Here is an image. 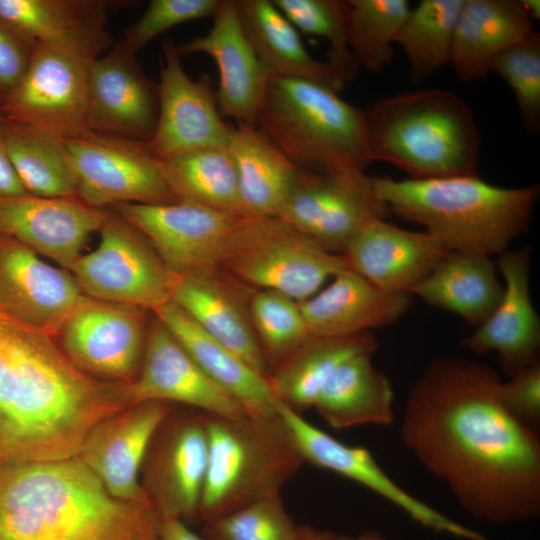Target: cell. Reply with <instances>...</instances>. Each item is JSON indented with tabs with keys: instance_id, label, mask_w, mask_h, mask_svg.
I'll return each instance as SVG.
<instances>
[{
	"instance_id": "4dcf8cb0",
	"label": "cell",
	"mask_w": 540,
	"mask_h": 540,
	"mask_svg": "<svg viewBox=\"0 0 540 540\" xmlns=\"http://www.w3.org/2000/svg\"><path fill=\"white\" fill-rule=\"evenodd\" d=\"M496 269L487 255L451 251L410 294L479 326L492 314L503 295Z\"/></svg>"
},
{
	"instance_id": "ee69618b",
	"label": "cell",
	"mask_w": 540,
	"mask_h": 540,
	"mask_svg": "<svg viewBox=\"0 0 540 540\" xmlns=\"http://www.w3.org/2000/svg\"><path fill=\"white\" fill-rule=\"evenodd\" d=\"M221 0H152L143 14L123 32L120 42L136 54L170 28L189 21L213 18Z\"/></svg>"
},
{
	"instance_id": "4fadbf2b",
	"label": "cell",
	"mask_w": 540,
	"mask_h": 540,
	"mask_svg": "<svg viewBox=\"0 0 540 540\" xmlns=\"http://www.w3.org/2000/svg\"><path fill=\"white\" fill-rule=\"evenodd\" d=\"M151 243L173 275L222 266L238 216L187 202L112 207Z\"/></svg>"
},
{
	"instance_id": "bcb514c9",
	"label": "cell",
	"mask_w": 540,
	"mask_h": 540,
	"mask_svg": "<svg viewBox=\"0 0 540 540\" xmlns=\"http://www.w3.org/2000/svg\"><path fill=\"white\" fill-rule=\"evenodd\" d=\"M33 48L0 23V107L24 76Z\"/></svg>"
},
{
	"instance_id": "c3c4849f",
	"label": "cell",
	"mask_w": 540,
	"mask_h": 540,
	"mask_svg": "<svg viewBox=\"0 0 540 540\" xmlns=\"http://www.w3.org/2000/svg\"><path fill=\"white\" fill-rule=\"evenodd\" d=\"M160 540H208L195 534L184 521L178 518H164Z\"/></svg>"
},
{
	"instance_id": "d4e9b609",
	"label": "cell",
	"mask_w": 540,
	"mask_h": 540,
	"mask_svg": "<svg viewBox=\"0 0 540 540\" xmlns=\"http://www.w3.org/2000/svg\"><path fill=\"white\" fill-rule=\"evenodd\" d=\"M104 218L105 210L78 197H0V234L67 270L82 254L89 236L99 231Z\"/></svg>"
},
{
	"instance_id": "30bf717a",
	"label": "cell",
	"mask_w": 540,
	"mask_h": 540,
	"mask_svg": "<svg viewBox=\"0 0 540 540\" xmlns=\"http://www.w3.org/2000/svg\"><path fill=\"white\" fill-rule=\"evenodd\" d=\"M98 232L97 247L68 268L85 296L152 313L171 300L173 274L134 225L105 210Z\"/></svg>"
},
{
	"instance_id": "d6986e66",
	"label": "cell",
	"mask_w": 540,
	"mask_h": 540,
	"mask_svg": "<svg viewBox=\"0 0 540 540\" xmlns=\"http://www.w3.org/2000/svg\"><path fill=\"white\" fill-rule=\"evenodd\" d=\"M128 407L148 401L176 402L206 414L237 417L242 406L196 364L155 315L149 322L144 356L136 378L123 384Z\"/></svg>"
},
{
	"instance_id": "1f68e13d",
	"label": "cell",
	"mask_w": 540,
	"mask_h": 540,
	"mask_svg": "<svg viewBox=\"0 0 540 540\" xmlns=\"http://www.w3.org/2000/svg\"><path fill=\"white\" fill-rule=\"evenodd\" d=\"M227 148L246 215L278 217L301 168L257 127L244 123L230 124Z\"/></svg>"
},
{
	"instance_id": "e575fe53",
	"label": "cell",
	"mask_w": 540,
	"mask_h": 540,
	"mask_svg": "<svg viewBox=\"0 0 540 540\" xmlns=\"http://www.w3.org/2000/svg\"><path fill=\"white\" fill-rule=\"evenodd\" d=\"M177 202L247 216L239 193L234 160L227 146H207L160 158Z\"/></svg>"
},
{
	"instance_id": "ab89813d",
	"label": "cell",
	"mask_w": 540,
	"mask_h": 540,
	"mask_svg": "<svg viewBox=\"0 0 540 540\" xmlns=\"http://www.w3.org/2000/svg\"><path fill=\"white\" fill-rule=\"evenodd\" d=\"M249 307L253 328L270 374L312 335L299 302L283 293L256 289Z\"/></svg>"
},
{
	"instance_id": "6da1fadb",
	"label": "cell",
	"mask_w": 540,
	"mask_h": 540,
	"mask_svg": "<svg viewBox=\"0 0 540 540\" xmlns=\"http://www.w3.org/2000/svg\"><path fill=\"white\" fill-rule=\"evenodd\" d=\"M490 366L440 357L410 389L400 426L405 448L475 519L522 522L540 514V440L500 398Z\"/></svg>"
},
{
	"instance_id": "7c38bea8",
	"label": "cell",
	"mask_w": 540,
	"mask_h": 540,
	"mask_svg": "<svg viewBox=\"0 0 540 540\" xmlns=\"http://www.w3.org/2000/svg\"><path fill=\"white\" fill-rule=\"evenodd\" d=\"M388 214L365 171L301 169L278 217L324 249L342 253L366 223Z\"/></svg>"
},
{
	"instance_id": "52a82bcc",
	"label": "cell",
	"mask_w": 540,
	"mask_h": 540,
	"mask_svg": "<svg viewBox=\"0 0 540 540\" xmlns=\"http://www.w3.org/2000/svg\"><path fill=\"white\" fill-rule=\"evenodd\" d=\"M208 459L199 519L223 516L280 494L304 460L278 414H206Z\"/></svg>"
},
{
	"instance_id": "603a6c76",
	"label": "cell",
	"mask_w": 540,
	"mask_h": 540,
	"mask_svg": "<svg viewBox=\"0 0 540 540\" xmlns=\"http://www.w3.org/2000/svg\"><path fill=\"white\" fill-rule=\"evenodd\" d=\"M170 411L163 401L127 407L100 421L77 457L113 497L123 501L149 499L139 483V472L157 429Z\"/></svg>"
},
{
	"instance_id": "9c48e42d",
	"label": "cell",
	"mask_w": 540,
	"mask_h": 540,
	"mask_svg": "<svg viewBox=\"0 0 540 540\" xmlns=\"http://www.w3.org/2000/svg\"><path fill=\"white\" fill-rule=\"evenodd\" d=\"M254 289L302 302L348 268L343 255L276 216H245L237 224L222 266Z\"/></svg>"
},
{
	"instance_id": "f546056e",
	"label": "cell",
	"mask_w": 540,
	"mask_h": 540,
	"mask_svg": "<svg viewBox=\"0 0 540 540\" xmlns=\"http://www.w3.org/2000/svg\"><path fill=\"white\" fill-rule=\"evenodd\" d=\"M245 34L270 78L304 79L339 92L345 81L311 56L298 30L272 0H238Z\"/></svg>"
},
{
	"instance_id": "4316f807",
	"label": "cell",
	"mask_w": 540,
	"mask_h": 540,
	"mask_svg": "<svg viewBox=\"0 0 540 540\" xmlns=\"http://www.w3.org/2000/svg\"><path fill=\"white\" fill-rule=\"evenodd\" d=\"M411 296L382 290L346 268L299 306L312 336L345 337L395 323L408 311Z\"/></svg>"
},
{
	"instance_id": "ba28073f",
	"label": "cell",
	"mask_w": 540,
	"mask_h": 540,
	"mask_svg": "<svg viewBox=\"0 0 540 540\" xmlns=\"http://www.w3.org/2000/svg\"><path fill=\"white\" fill-rule=\"evenodd\" d=\"M108 19L37 43L27 70L0 107L5 118L61 139L87 131L90 73L113 43Z\"/></svg>"
},
{
	"instance_id": "44dd1931",
	"label": "cell",
	"mask_w": 540,
	"mask_h": 540,
	"mask_svg": "<svg viewBox=\"0 0 540 540\" xmlns=\"http://www.w3.org/2000/svg\"><path fill=\"white\" fill-rule=\"evenodd\" d=\"M86 298L69 270L0 234V306L6 311L54 337Z\"/></svg>"
},
{
	"instance_id": "8d00e7d4",
	"label": "cell",
	"mask_w": 540,
	"mask_h": 540,
	"mask_svg": "<svg viewBox=\"0 0 540 540\" xmlns=\"http://www.w3.org/2000/svg\"><path fill=\"white\" fill-rule=\"evenodd\" d=\"M130 0H0V23L35 46L79 27L108 19Z\"/></svg>"
},
{
	"instance_id": "7bdbcfd3",
	"label": "cell",
	"mask_w": 540,
	"mask_h": 540,
	"mask_svg": "<svg viewBox=\"0 0 540 540\" xmlns=\"http://www.w3.org/2000/svg\"><path fill=\"white\" fill-rule=\"evenodd\" d=\"M490 72L499 75L514 93L520 121L528 134L540 132V34L535 30L498 54Z\"/></svg>"
},
{
	"instance_id": "9a60e30c",
	"label": "cell",
	"mask_w": 540,
	"mask_h": 540,
	"mask_svg": "<svg viewBox=\"0 0 540 540\" xmlns=\"http://www.w3.org/2000/svg\"><path fill=\"white\" fill-rule=\"evenodd\" d=\"M159 111L148 145L164 158L207 146H227L230 123L222 118L212 79H192L184 70L177 46L170 39L162 44Z\"/></svg>"
},
{
	"instance_id": "83f0119b",
	"label": "cell",
	"mask_w": 540,
	"mask_h": 540,
	"mask_svg": "<svg viewBox=\"0 0 540 540\" xmlns=\"http://www.w3.org/2000/svg\"><path fill=\"white\" fill-rule=\"evenodd\" d=\"M153 314L171 331L203 372L232 396L247 414L258 417L279 414L281 403L267 377L208 335L173 300Z\"/></svg>"
},
{
	"instance_id": "b9f144b4",
	"label": "cell",
	"mask_w": 540,
	"mask_h": 540,
	"mask_svg": "<svg viewBox=\"0 0 540 540\" xmlns=\"http://www.w3.org/2000/svg\"><path fill=\"white\" fill-rule=\"evenodd\" d=\"M298 526L280 494L204 522L208 540H297Z\"/></svg>"
},
{
	"instance_id": "ac0fdd59",
	"label": "cell",
	"mask_w": 540,
	"mask_h": 540,
	"mask_svg": "<svg viewBox=\"0 0 540 540\" xmlns=\"http://www.w3.org/2000/svg\"><path fill=\"white\" fill-rule=\"evenodd\" d=\"M150 447L148 498L163 519L199 518L208 459L206 413L172 417L170 411Z\"/></svg>"
},
{
	"instance_id": "484cf974",
	"label": "cell",
	"mask_w": 540,
	"mask_h": 540,
	"mask_svg": "<svg viewBox=\"0 0 540 540\" xmlns=\"http://www.w3.org/2000/svg\"><path fill=\"white\" fill-rule=\"evenodd\" d=\"M450 252L427 231L405 230L376 218L350 239L341 254L349 269L378 288L410 294Z\"/></svg>"
},
{
	"instance_id": "ffe728a7",
	"label": "cell",
	"mask_w": 540,
	"mask_h": 540,
	"mask_svg": "<svg viewBox=\"0 0 540 540\" xmlns=\"http://www.w3.org/2000/svg\"><path fill=\"white\" fill-rule=\"evenodd\" d=\"M254 290L219 266L173 275L171 300L208 335L268 377V366L250 315Z\"/></svg>"
},
{
	"instance_id": "836d02e7",
	"label": "cell",
	"mask_w": 540,
	"mask_h": 540,
	"mask_svg": "<svg viewBox=\"0 0 540 540\" xmlns=\"http://www.w3.org/2000/svg\"><path fill=\"white\" fill-rule=\"evenodd\" d=\"M378 342L371 332L345 337L312 336L267 377L279 402L297 413L314 408L330 376L345 361L373 355Z\"/></svg>"
},
{
	"instance_id": "d590c367",
	"label": "cell",
	"mask_w": 540,
	"mask_h": 540,
	"mask_svg": "<svg viewBox=\"0 0 540 540\" xmlns=\"http://www.w3.org/2000/svg\"><path fill=\"white\" fill-rule=\"evenodd\" d=\"M5 140L11 164L28 194L77 197L64 139L5 118Z\"/></svg>"
},
{
	"instance_id": "5bb4252c",
	"label": "cell",
	"mask_w": 540,
	"mask_h": 540,
	"mask_svg": "<svg viewBox=\"0 0 540 540\" xmlns=\"http://www.w3.org/2000/svg\"><path fill=\"white\" fill-rule=\"evenodd\" d=\"M147 310L87 297L57 336L68 359L87 375L132 382L141 368Z\"/></svg>"
},
{
	"instance_id": "2e32d148",
	"label": "cell",
	"mask_w": 540,
	"mask_h": 540,
	"mask_svg": "<svg viewBox=\"0 0 540 540\" xmlns=\"http://www.w3.org/2000/svg\"><path fill=\"white\" fill-rule=\"evenodd\" d=\"M279 415L304 462L340 474L368 488L424 527L466 540H489L405 491L385 473L368 449L340 442L283 404L279 407Z\"/></svg>"
},
{
	"instance_id": "f35d334b",
	"label": "cell",
	"mask_w": 540,
	"mask_h": 540,
	"mask_svg": "<svg viewBox=\"0 0 540 540\" xmlns=\"http://www.w3.org/2000/svg\"><path fill=\"white\" fill-rule=\"evenodd\" d=\"M350 49L358 65L381 72L393 59V43L411 9L407 0H348Z\"/></svg>"
},
{
	"instance_id": "7a4b0ae2",
	"label": "cell",
	"mask_w": 540,
	"mask_h": 540,
	"mask_svg": "<svg viewBox=\"0 0 540 540\" xmlns=\"http://www.w3.org/2000/svg\"><path fill=\"white\" fill-rule=\"evenodd\" d=\"M127 406L123 383L77 368L53 336L0 306V450L4 459L76 457L89 432Z\"/></svg>"
},
{
	"instance_id": "3957f363",
	"label": "cell",
	"mask_w": 540,
	"mask_h": 540,
	"mask_svg": "<svg viewBox=\"0 0 540 540\" xmlns=\"http://www.w3.org/2000/svg\"><path fill=\"white\" fill-rule=\"evenodd\" d=\"M162 522L150 499L113 497L77 456L0 464V540H160Z\"/></svg>"
},
{
	"instance_id": "816d5d0a",
	"label": "cell",
	"mask_w": 540,
	"mask_h": 540,
	"mask_svg": "<svg viewBox=\"0 0 540 540\" xmlns=\"http://www.w3.org/2000/svg\"><path fill=\"white\" fill-rule=\"evenodd\" d=\"M525 13L531 19H540V1L539 0H519Z\"/></svg>"
},
{
	"instance_id": "f6af8a7d",
	"label": "cell",
	"mask_w": 540,
	"mask_h": 540,
	"mask_svg": "<svg viewBox=\"0 0 540 540\" xmlns=\"http://www.w3.org/2000/svg\"><path fill=\"white\" fill-rule=\"evenodd\" d=\"M505 408L519 422L537 431L540 426V360L500 384Z\"/></svg>"
},
{
	"instance_id": "7402d4cb",
	"label": "cell",
	"mask_w": 540,
	"mask_h": 540,
	"mask_svg": "<svg viewBox=\"0 0 540 540\" xmlns=\"http://www.w3.org/2000/svg\"><path fill=\"white\" fill-rule=\"evenodd\" d=\"M208 32L176 45L180 56L209 55L216 62L219 112L235 123L257 125L269 75L252 48L240 18L238 0H221Z\"/></svg>"
},
{
	"instance_id": "e0dca14e",
	"label": "cell",
	"mask_w": 540,
	"mask_h": 540,
	"mask_svg": "<svg viewBox=\"0 0 540 540\" xmlns=\"http://www.w3.org/2000/svg\"><path fill=\"white\" fill-rule=\"evenodd\" d=\"M159 88L118 41L94 63L88 84L87 131L148 142L155 131Z\"/></svg>"
},
{
	"instance_id": "d6a6232c",
	"label": "cell",
	"mask_w": 540,
	"mask_h": 540,
	"mask_svg": "<svg viewBox=\"0 0 540 540\" xmlns=\"http://www.w3.org/2000/svg\"><path fill=\"white\" fill-rule=\"evenodd\" d=\"M369 354L343 362L323 386L314 408L333 428L394 423V392Z\"/></svg>"
},
{
	"instance_id": "8992f818",
	"label": "cell",
	"mask_w": 540,
	"mask_h": 540,
	"mask_svg": "<svg viewBox=\"0 0 540 540\" xmlns=\"http://www.w3.org/2000/svg\"><path fill=\"white\" fill-rule=\"evenodd\" d=\"M256 127L304 170L365 171L372 163L364 110L320 83L270 78Z\"/></svg>"
},
{
	"instance_id": "7dc6e473",
	"label": "cell",
	"mask_w": 540,
	"mask_h": 540,
	"mask_svg": "<svg viewBox=\"0 0 540 540\" xmlns=\"http://www.w3.org/2000/svg\"><path fill=\"white\" fill-rule=\"evenodd\" d=\"M28 194L23 188L9 159L5 140V117L0 110V197Z\"/></svg>"
},
{
	"instance_id": "681fc988",
	"label": "cell",
	"mask_w": 540,
	"mask_h": 540,
	"mask_svg": "<svg viewBox=\"0 0 540 540\" xmlns=\"http://www.w3.org/2000/svg\"><path fill=\"white\" fill-rule=\"evenodd\" d=\"M297 540H337V535L329 530H321L310 525H299Z\"/></svg>"
},
{
	"instance_id": "74e56055",
	"label": "cell",
	"mask_w": 540,
	"mask_h": 540,
	"mask_svg": "<svg viewBox=\"0 0 540 540\" xmlns=\"http://www.w3.org/2000/svg\"><path fill=\"white\" fill-rule=\"evenodd\" d=\"M465 0H422L411 8L398 34L413 81L450 62L456 21Z\"/></svg>"
},
{
	"instance_id": "8fae6325",
	"label": "cell",
	"mask_w": 540,
	"mask_h": 540,
	"mask_svg": "<svg viewBox=\"0 0 540 540\" xmlns=\"http://www.w3.org/2000/svg\"><path fill=\"white\" fill-rule=\"evenodd\" d=\"M77 197L102 209L119 204L177 202L166 182L161 159L148 142L86 131L64 139Z\"/></svg>"
},
{
	"instance_id": "f5cc1de1",
	"label": "cell",
	"mask_w": 540,
	"mask_h": 540,
	"mask_svg": "<svg viewBox=\"0 0 540 540\" xmlns=\"http://www.w3.org/2000/svg\"><path fill=\"white\" fill-rule=\"evenodd\" d=\"M3 460H4V457H3L2 452L0 450V464L2 463Z\"/></svg>"
},
{
	"instance_id": "f1b7e54d",
	"label": "cell",
	"mask_w": 540,
	"mask_h": 540,
	"mask_svg": "<svg viewBox=\"0 0 540 540\" xmlns=\"http://www.w3.org/2000/svg\"><path fill=\"white\" fill-rule=\"evenodd\" d=\"M534 31L520 1L465 0L456 21L449 63L461 80H479L490 72L498 54Z\"/></svg>"
},
{
	"instance_id": "f907efd6",
	"label": "cell",
	"mask_w": 540,
	"mask_h": 540,
	"mask_svg": "<svg viewBox=\"0 0 540 540\" xmlns=\"http://www.w3.org/2000/svg\"><path fill=\"white\" fill-rule=\"evenodd\" d=\"M337 540H385L378 530H369L355 536L337 535Z\"/></svg>"
},
{
	"instance_id": "60d3db41",
	"label": "cell",
	"mask_w": 540,
	"mask_h": 540,
	"mask_svg": "<svg viewBox=\"0 0 540 540\" xmlns=\"http://www.w3.org/2000/svg\"><path fill=\"white\" fill-rule=\"evenodd\" d=\"M302 32L327 41V62L345 81L358 73L350 49V5L348 0H272Z\"/></svg>"
},
{
	"instance_id": "5b68a950",
	"label": "cell",
	"mask_w": 540,
	"mask_h": 540,
	"mask_svg": "<svg viewBox=\"0 0 540 540\" xmlns=\"http://www.w3.org/2000/svg\"><path fill=\"white\" fill-rule=\"evenodd\" d=\"M371 161L412 179L474 174L480 134L471 108L456 94L423 89L386 97L364 110Z\"/></svg>"
},
{
	"instance_id": "cb8c5ba5",
	"label": "cell",
	"mask_w": 540,
	"mask_h": 540,
	"mask_svg": "<svg viewBox=\"0 0 540 540\" xmlns=\"http://www.w3.org/2000/svg\"><path fill=\"white\" fill-rule=\"evenodd\" d=\"M496 267L504 280L502 298L462 344L478 355L497 353L500 369L511 377L539 360L540 319L530 293V252L504 251Z\"/></svg>"
},
{
	"instance_id": "277c9868",
	"label": "cell",
	"mask_w": 540,
	"mask_h": 540,
	"mask_svg": "<svg viewBox=\"0 0 540 540\" xmlns=\"http://www.w3.org/2000/svg\"><path fill=\"white\" fill-rule=\"evenodd\" d=\"M389 212L422 225L451 251L503 253L528 229L540 187H502L474 174L396 180L372 177Z\"/></svg>"
}]
</instances>
